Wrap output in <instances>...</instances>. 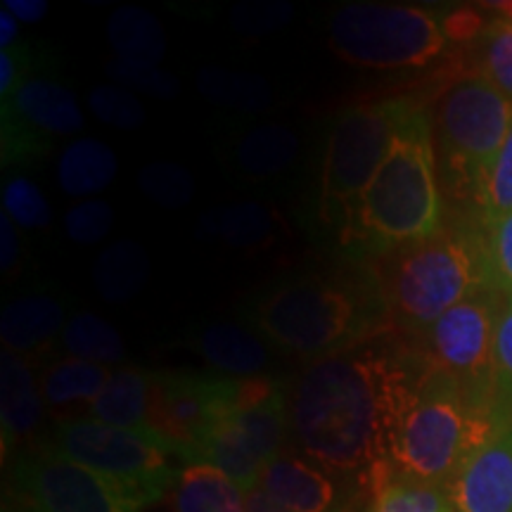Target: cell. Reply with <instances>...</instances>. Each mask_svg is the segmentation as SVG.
<instances>
[{"mask_svg":"<svg viewBox=\"0 0 512 512\" xmlns=\"http://www.w3.org/2000/svg\"><path fill=\"white\" fill-rule=\"evenodd\" d=\"M512 128V102L482 74L465 76L441 95L437 140L448 176L477 204L486 174Z\"/></svg>","mask_w":512,"mask_h":512,"instance_id":"9","label":"cell"},{"mask_svg":"<svg viewBox=\"0 0 512 512\" xmlns=\"http://www.w3.org/2000/svg\"><path fill=\"white\" fill-rule=\"evenodd\" d=\"M107 41L117 60L138 67H159L166 57L162 22L143 8H121L107 22Z\"/></svg>","mask_w":512,"mask_h":512,"instance_id":"24","label":"cell"},{"mask_svg":"<svg viewBox=\"0 0 512 512\" xmlns=\"http://www.w3.org/2000/svg\"><path fill=\"white\" fill-rule=\"evenodd\" d=\"M117 155L98 138H79L62 150L57 181L69 197H93L114 183Z\"/></svg>","mask_w":512,"mask_h":512,"instance_id":"23","label":"cell"},{"mask_svg":"<svg viewBox=\"0 0 512 512\" xmlns=\"http://www.w3.org/2000/svg\"><path fill=\"white\" fill-rule=\"evenodd\" d=\"M43 69H46V57L29 48L27 43L3 50L0 53V102L8 100L24 81L41 74Z\"/></svg>","mask_w":512,"mask_h":512,"instance_id":"38","label":"cell"},{"mask_svg":"<svg viewBox=\"0 0 512 512\" xmlns=\"http://www.w3.org/2000/svg\"><path fill=\"white\" fill-rule=\"evenodd\" d=\"M0 117L5 166L36 164L48 155L55 138L74 136L83 128L76 95L43 74L31 76L3 100Z\"/></svg>","mask_w":512,"mask_h":512,"instance_id":"13","label":"cell"},{"mask_svg":"<svg viewBox=\"0 0 512 512\" xmlns=\"http://www.w3.org/2000/svg\"><path fill=\"white\" fill-rule=\"evenodd\" d=\"M88 110L107 126L124 131H136L147 121L143 102L121 86H95L88 93Z\"/></svg>","mask_w":512,"mask_h":512,"instance_id":"34","label":"cell"},{"mask_svg":"<svg viewBox=\"0 0 512 512\" xmlns=\"http://www.w3.org/2000/svg\"><path fill=\"white\" fill-rule=\"evenodd\" d=\"M489 230V264L494 287L512 302V214Z\"/></svg>","mask_w":512,"mask_h":512,"instance_id":"39","label":"cell"},{"mask_svg":"<svg viewBox=\"0 0 512 512\" xmlns=\"http://www.w3.org/2000/svg\"><path fill=\"white\" fill-rule=\"evenodd\" d=\"M46 401L34 368L24 356L3 349L0 354V422H3V451L29 439L43 422Z\"/></svg>","mask_w":512,"mask_h":512,"instance_id":"17","label":"cell"},{"mask_svg":"<svg viewBox=\"0 0 512 512\" xmlns=\"http://www.w3.org/2000/svg\"><path fill=\"white\" fill-rule=\"evenodd\" d=\"M496 368L498 377L505 387L512 392V302L505 299V306L501 311L496 325Z\"/></svg>","mask_w":512,"mask_h":512,"instance_id":"40","label":"cell"},{"mask_svg":"<svg viewBox=\"0 0 512 512\" xmlns=\"http://www.w3.org/2000/svg\"><path fill=\"white\" fill-rule=\"evenodd\" d=\"M430 361L384 330L306 363L290 392V432L311 463L337 479L370 486Z\"/></svg>","mask_w":512,"mask_h":512,"instance_id":"1","label":"cell"},{"mask_svg":"<svg viewBox=\"0 0 512 512\" xmlns=\"http://www.w3.org/2000/svg\"><path fill=\"white\" fill-rule=\"evenodd\" d=\"M150 278V256L140 242L124 238L105 247L93 266V285L105 302L133 299Z\"/></svg>","mask_w":512,"mask_h":512,"instance_id":"25","label":"cell"},{"mask_svg":"<svg viewBox=\"0 0 512 512\" xmlns=\"http://www.w3.org/2000/svg\"><path fill=\"white\" fill-rule=\"evenodd\" d=\"M114 219V209L105 200H83L64 214V230L76 245H98L112 233Z\"/></svg>","mask_w":512,"mask_h":512,"instance_id":"37","label":"cell"},{"mask_svg":"<svg viewBox=\"0 0 512 512\" xmlns=\"http://www.w3.org/2000/svg\"><path fill=\"white\" fill-rule=\"evenodd\" d=\"M138 185L150 202L164 209H181L195 195V178L185 166L152 162L138 171Z\"/></svg>","mask_w":512,"mask_h":512,"instance_id":"30","label":"cell"},{"mask_svg":"<svg viewBox=\"0 0 512 512\" xmlns=\"http://www.w3.org/2000/svg\"><path fill=\"white\" fill-rule=\"evenodd\" d=\"M261 489L290 512H342L344 494L337 477L297 453H280L266 465Z\"/></svg>","mask_w":512,"mask_h":512,"instance_id":"15","label":"cell"},{"mask_svg":"<svg viewBox=\"0 0 512 512\" xmlns=\"http://www.w3.org/2000/svg\"><path fill=\"white\" fill-rule=\"evenodd\" d=\"M60 347L64 356L81 358V361L98 363V366L117 368L124 361L126 347L119 330L105 318L95 316L91 311L74 313L64 325Z\"/></svg>","mask_w":512,"mask_h":512,"instance_id":"29","label":"cell"},{"mask_svg":"<svg viewBox=\"0 0 512 512\" xmlns=\"http://www.w3.org/2000/svg\"><path fill=\"white\" fill-rule=\"evenodd\" d=\"M228 19L242 36H266L292 22L294 5L287 0H245L230 10Z\"/></svg>","mask_w":512,"mask_h":512,"instance_id":"35","label":"cell"},{"mask_svg":"<svg viewBox=\"0 0 512 512\" xmlns=\"http://www.w3.org/2000/svg\"><path fill=\"white\" fill-rule=\"evenodd\" d=\"M439 228L441 192L432 121L427 110L413 107L339 238L377 256L430 238Z\"/></svg>","mask_w":512,"mask_h":512,"instance_id":"4","label":"cell"},{"mask_svg":"<svg viewBox=\"0 0 512 512\" xmlns=\"http://www.w3.org/2000/svg\"><path fill=\"white\" fill-rule=\"evenodd\" d=\"M12 489L31 512H140L162 496L117 482L38 446L12 467Z\"/></svg>","mask_w":512,"mask_h":512,"instance_id":"11","label":"cell"},{"mask_svg":"<svg viewBox=\"0 0 512 512\" xmlns=\"http://www.w3.org/2000/svg\"><path fill=\"white\" fill-rule=\"evenodd\" d=\"M408 100L363 102L339 114L320 166L318 221L339 235L354 219L361 195L387 157L396 131L413 112Z\"/></svg>","mask_w":512,"mask_h":512,"instance_id":"7","label":"cell"},{"mask_svg":"<svg viewBox=\"0 0 512 512\" xmlns=\"http://www.w3.org/2000/svg\"><path fill=\"white\" fill-rule=\"evenodd\" d=\"M299 155V136L285 124H264L247 131L235 150L240 174L266 181L290 169Z\"/></svg>","mask_w":512,"mask_h":512,"instance_id":"26","label":"cell"},{"mask_svg":"<svg viewBox=\"0 0 512 512\" xmlns=\"http://www.w3.org/2000/svg\"><path fill=\"white\" fill-rule=\"evenodd\" d=\"M453 503L458 512H512V420L467 460Z\"/></svg>","mask_w":512,"mask_h":512,"instance_id":"14","label":"cell"},{"mask_svg":"<svg viewBox=\"0 0 512 512\" xmlns=\"http://www.w3.org/2000/svg\"><path fill=\"white\" fill-rule=\"evenodd\" d=\"M505 297L482 290L446 311L430 328L406 337L434 368L453 377L477 411L501 432V377L496 368V325ZM403 337V335H401Z\"/></svg>","mask_w":512,"mask_h":512,"instance_id":"8","label":"cell"},{"mask_svg":"<svg viewBox=\"0 0 512 512\" xmlns=\"http://www.w3.org/2000/svg\"><path fill=\"white\" fill-rule=\"evenodd\" d=\"M19 264H22V245H19L17 226L12 223L8 214H0V266H3V273L15 275Z\"/></svg>","mask_w":512,"mask_h":512,"instance_id":"41","label":"cell"},{"mask_svg":"<svg viewBox=\"0 0 512 512\" xmlns=\"http://www.w3.org/2000/svg\"><path fill=\"white\" fill-rule=\"evenodd\" d=\"M195 349L216 375L230 380L259 377L268 368L264 339L238 323H211L195 339Z\"/></svg>","mask_w":512,"mask_h":512,"instance_id":"18","label":"cell"},{"mask_svg":"<svg viewBox=\"0 0 512 512\" xmlns=\"http://www.w3.org/2000/svg\"><path fill=\"white\" fill-rule=\"evenodd\" d=\"M197 91L204 100L226 110L256 114L273 102V91L264 76L242 69L202 67L195 76Z\"/></svg>","mask_w":512,"mask_h":512,"instance_id":"27","label":"cell"},{"mask_svg":"<svg viewBox=\"0 0 512 512\" xmlns=\"http://www.w3.org/2000/svg\"><path fill=\"white\" fill-rule=\"evenodd\" d=\"M171 512H247V494L219 467L192 463L181 467L169 491Z\"/></svg>","mask_w":512,"mask_h":512,"instance_id":"21","label":"cell"},{"mask_svg":"<svg viewBox=\"0 0 512 512\" xmlns=\"http://www.w3.org/2000/svg\"><path fill=\"white\" fill-rule=\"evenodd\" d=\"M67 320V306L55 294H22L5 304L0 316L3 349L24 356L27 361L29 356H43L55 342H60Z\"/></svg>","mask_w":512,"mask_h":512,"instance_id":"16","label":"cell"},{"mask_svg":"<svg viewBox=\"0 0 512 512\" xmlns=\"http://www.w3.org/2000/svg\"><path fill=\"white\" fill-rule=\"evenodd\" d=\"M235 380L221 375L152 370L147 434L192 465L209 432L233 401Z\"/></svg>","mask_w":512,"mask_h":512,"instance_id":"12","label":"cell"},{"mask_svg":"<svg viewBox=\"0 0 512 512\" xmlns=\"http://www.w3.org/2000/svg\"><path fill=\"white\" fill-rule=\"evenodd\" d=\"M110 373L112 368L81 361V358H55L46 363L38 375L46 408L60 415V420L72 418L69 413L79 411V408L86 411L110 380Z\"/></svg>","mask_w":512,"mask_h":512,"instance_id":"20","label":"cell"},{"mask_svg":"<svg viewBox=\"0 0 512 512\" xmlns=\"http://www.w3.org/2000/svg\"><path fill=\"white\" fill-rule=\"evenodd\" d=\"M247 512H290L285 505H280L275 498L266 494L261 486H256L254 491L247 494Z\"/></svg>","mask_w":512,"mask_h":512,"instance_id":"43","label":"cell"},{"mask_svg":"<svg viewBox=\"0 0 512 512\" xmlns=\"http://www.w3.org/2000/svg\"><path fill=\"white\" fill-rule=\"evenodd\" d=\"M3 211L17 228L41 230L53 221V209L38 185L27 176H8L3 183Z\"/></svg>","mask_w":512,"mask_h":512,"instance_id":"32","label":"cell"},{"mask_svg":"<svg viewBox=\"0 0 512 512\" xmlns=\"http://www.w3.org/2000/svg\"><path fill=\"white\" fill-rule=\"evenodd\" d=\"M368 494L373 498L370 512H458L451 489L401 475L392 465L375 472Z\"/></svg>","mask_w":512,"mask_h":512,"instance_id":"22","label":"cell"},{"mask_svg":"<svg viewBox=\"0 0 512 512\" xmlns=\"http://www.w3.org/2000/svg\"><path fill=\"white\" fill-rule=\"evenodd\" d=\"M3 8L12 12L19 22H38L41 17H46L48 3L46 0H5Z\"/></svg>","mask_w":512,"mask_h":512,"instance_id":"42","label":"cell"},{"mask_svg":"<svg viewBox=\"0 0 512 512\" xmlns=\"http://www.w3.org/2000/svg\"><path fill=\"white\" fill-rule=\"evenodd\" d=\"M332 55L358 69L399 72L432 64L448 46L437 12L399 3H347L328 22Z\"/></svg>","mask_w":512,"mask_h":512,"instance_id":"6","label":"cell"},{"mask_svg":"<svg viewBox=\"0 0 512 512\" xmlns=\"http://www.w3.org/2000/svg\"><path fill=\"white\" fill-rule=\"evenodd\" d=\"M107 74L126 91H138L157 100H174L181 93V81L162 67H138L114 60L107 64Z\"/></svg>","mask_w":512,"mask_h":512,"instance_id":"36","label":"cell"},{"mask_svg":"<svg viewBox=\"0 0 512 512\" xmlns=\"http://www.w3.org/2000/svg\"><path fill=\"white\" fill-rule=\"evenodd\" d=\"M370 275L392 330L413 337L463 299L496 290L489 264V230L482 221L477 226L441 223L430 238L373 256Z\"/></svg>","mask_w":512,"mask_h":512,"instance_id":"2","label":"cell"},{"mask_svg":"<svg viewBox=\"0 0 512 512\" xmlns=\"http://www.w3.org/2000/svg\"><path fill=\"white\" fill-rule=\"evenodd\" d=\"M498 434L463 387L430 363L396 430L389 465L401 475L453 491L463 467Z\"/></svg>","mask_w":512,"mask_h":512,"instance_id":"5","label":"cell"},{"mask_svg":"<svg viewBox=\"0 0 512 512\" xmlns=\"http://www.w3.org/2000/svg\"><path fill=\"white\" fill-rule=\"evenodd\" d=\"M46 448L81 463L117 482L138 486L157 496H169L178 472L174 453L162 441L143 432L121 430L88 415L57 420Z\"/></svg>","mask_w":512,"mask_h":512,"instance_id":"10","label":"cell"},{"mask_svg":"<svg viewBox=\"0 0 512 512\" xmlns=\"http://www.w3.org/2000/svg\"><path fill=\"white\" fill-rule=\"evenodd\" d=\"M479 221L486 228L512 214V128L498 152L494 166L486 174L477 197Z\"/></svg>","mask_w":512,"mask_h":512,"instance_id":"31","label":"cell"},{"mask_svg":"<svg viewBox=\"0 0 512 512\" xmlns=\"http://www.w3.org/2000/svg\"><path fill=\"white\" fill-rule=\"evenodd\" d=\"M200 230L235 249H256L273 238L275 214L259 202H235L209 211Z\"/></svg>","mask_w":512,"mask_h":512,"instance_id":"28","label":"cell"},{"mask_svg":"<svg viewBox=\"0 0 512 512\" xmlns=\"http://www.w3.org/2000/svg\"><path fill=\"white\" fill-rule=\"evenodd\" d=\"M19 36V19L3 8L0 12V46L3 50L15 48Z\"/></svg>","mask_w":512,"mask_h":512,"instance_id":"44","label":"cell"},{"mask_svg":"<svg viewBox=\"0 0 512 512\" xmlns=\"http://www.w3.org/2000/svg\"><path fill=\"white\" fill-rule=\"evenodd\" d=\"M249 320L273 347L309 363L392 330L373 275L368 283L349 275L285 280L254 302Z\"/></svg>","mask_w":512,"mask_h":512,"instance_id":"3","label":"cell"},{"mask_svg":"<svg viewBox=\"0 0 512 512\" xmlns=\"http://www.w3.org/2000/svg\"><path fill=\"white\" fill-rule=\"evenodd\" d=\"M152 370L138 366L112 368L102 392L86 408V415L107 425L147 434V411H150Z\"/></svg>","mask_w":512,"mask_h":512,"instance_id":"19","label":"cell"},{"mask_svg":"<svg viewBox=\"0 0 512 512\" xmlns=\"http://www.w3.org/2000/svg\"><path fill=\"white\" fill-rule=\"evenodd\" d=\"M482 67L489 79L512 102V15L496 19L482 34Z\"/></svg>","mask_w":512,"mask_h":512,"instance_id":"33","label":"cell"}]
</instances>
